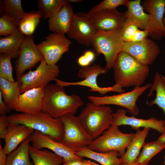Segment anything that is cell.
Instances as JSON below:
<instances>
[{"instance_id": "obj_50", "label": "cell", "mask_w": 165, "mask_h": 165, "mask_svg": "<svg viewBox=\"0 0 165 165\" xmlns=\"http://www.w3.org/2000/svg\"><path fill=\"white\" fill-rule=\"evenodd\" d=\"M161 75V76H162V78H163V79L165 81V76L163 75Z\"/></svg>"}, {"instance_id": "obj_36", "label": "cell", "mask_w": 165, "mask_h": 165, "mask_svg": "<svg viewBox=\"0 0 165 165\" xmlns=\"http://www.w3.org/2000/svg\"><path fill=\"white\" fill-rule=\"evenodd\" d=\"M12 58L10 55L0 53V77L14 82L15 81L13 76V67L11 62Z\"/></svg>"}, {"instance_id": "obj_5", "label": "cell", "mask_w": 165, "mask_h": 165, "mask_svg": "<svg viewBox=\"0 0 165 165\" xmlns=\"http://www.w3.org/2000/svg\"><path fill=\"white\" fill-rule=\"evenodd\" d=\"M122 29L105 31L97 30L92 40L91 46L96 55H103L107 70L112 68L119 53L122 51L124 43Z\"/></svg>"}, {"instance_id": "obj_46", "label": "cell", "mask_w": 165, "mask_h": 165, "mask_svg": "<svg viewBox=\"0 0 165 165\" xmlns=\"http://www.w3.org/2000/svg\"><path fill=\"white\" fill-rule=\"evenodd\" d=\"M158 140L162 142H165V129L164 131L157 139Z\"/></svg>"}, {"instance_id": "obj_49", "label": "cell", "mask_w": 165, "mask_h": 165, "mask_svg": "<svg viewBox=\"0 0 165 165\" xmlns=\"http://www.w3.org/2000/svg\"><path fill=\"white\" fill-rule=\"evenodd\" d=\"M163 23L164 25L165 26V13H164V15L163 19Z\"/></svg>"}, {"instance_id": "obj_33", "label": "cell", "mask_w": 165, "mask_h": 165, "mask_svg": "<svg viewBox=\"0 0 165 165\" xmlns=\"http://www.w3.org/2000/svg\"><path fill=\"white\" fill-rule=\"evenodd\" d=\"M41 18V16L38 11L27 13L26 16L19 21L18 28L25 35H31Z\"/></svg>"}, {"instance_id": "obj_34", "label": "cell", "mask_w": 165, "mask_h": 165, "mask_svg": "<svg viewBox=\"0 0 165 165\" xmlns=\"http://www.w3.org/2000/svg\"><path fill=\"white\" fill-rule=\"evenodd\" d=\"M0 35L8 36L18 28L19 21L5 13L0 14Z\"/></svg>"}, {"instance_id": "obj_39", "label": "cell", "mask_w": 165, "mask_h": 165, "mask_svg": "<svg viewBox=\"0 0 165 165\" xmlns=\"http://www.w3.org/2000/svg\"><path fill=\"white\" fill-rule=\"evenodd\" d=\"M148 36V32L146 29L141 30L139 28L136 31L131 42H138L143 41Z\"/></svg>"}, {"instance_id": "obj_13", "label": "cell", "mask_w": 165, "mask_h": 165, "mask_svg": "<svg viewBox=\"0 0 165 165\" xmlns=\"http://www.w3.org/2000/svg\"><path fill=\"white\" fill-rule=\"evenodd\" d=\"M122 51L127 53L146 66L152 64L160 53L157 43L153 40L147 38L138 42H124Z\"/></svg>"}, {"instance_id": "obj_25", "label": "cell", "mask_w": 165, "mask_h": 165, "mask_svg": "<svg viewBox=\"0 0 165 165\" xmlns=\"http://www.w3.org/2000/svg\"><path fill=\"white\" fill-rule=\"evenodd\" d=\"M0 92L5 103L11 110H14L21 93L17 82L0 77Z\"/></svg>"}, {"instance_id": "obj_37", "label": "cell", "mask_w": 165, "mask_h": 165, "mask_svg": "<svg viewBox=\"0 0 165 165\" xmlns=\"http://www.w3.org/2000/svg\"><path fill=\"white\" fill-rule=\"evenodd\" d=\"M138 29L139 28L135 23L127 19L122 29V36L124 42H131Z\"/></svg>"}, {"instance_id": "obj_22", "label": "cell", "mask_w": 165, "mask_h": 165, "mask_svg": "<svg viewBox=\"0 0 165 165\" xmlns=\"http://www.w3.org/2000/svg\"><path fill=\"white\" fill-rule=\"evenodd\" d=\"M75 153L79 157H85L95 160L101 165H120L121 159L116 151L99 152L93 150L88 146L80 147L75 150Z\"/></svg>"}, {"instance_id": "obj_51", "label": "cell", "mask_w": 165, "mask_h": 165, "mask_svg": "<svg viewBox=\"0 0 165 165\" xmlns=\"http://www.w3.org/2000/svg\"><path fill=\"white\" fill-rule=\"evenodd\" d=\"M164 165H165V156H164Z\"/></svg>"}, {"instance_id": "obj_26", "label": "cell", "mask_w": 165, "mask_h": 165, "mask_svg": "<svg viewBox=\"0 0 165 165\" xmlns=\"http://www.w3.org/2000/svg\"><path fill=\"white\" fill-rule=\"evenodd\" d=\"M141 0L129 1L126 7L127 10L124 12L127 19L135 23L139 28L146 29L150 16L146 13L141 4Z\"/></svg>"}, {"instance_id": "obj_1", "label": "cell", "mask_w": 165, "mask_h": 165, "mask_svg": "<svg viewBox=\"0 0 165 165\" xmlns=\"http://www.w3.org/2000/svg\"><path fill=\"white\" fill-rule=\"evenodd\" d=\"M112 68L115 82L113 86L120 89L140 86L149 74L148 66L143 65L123 51L118 54Z\"/></svg>"}, {"instance_id": "obj_31", "label": "cell", "mask_w": 165, "mask_h": 165, "mask_svg": "<svg viewBox=\"0 0 165 165\" xmlns=\"http://www.w3.org/2000/svg\"><path fill=\"white\" fill-rule=\"evenodd\" d=\"M0 14H6L19 21L27 15L23 9L20 0H0Z\"/></svg>"}, {"instance_id": "obj_41", "label": "cell", "mask_w": 165, "mask_h": 165, "mask_svg": "<svg viewBox=\"0 0 165 165\" xmlns=\"http://www.w3.org/2000/svg\"><path fill=\"white\" fill-rule=\"evenodd\" d=\"M83 160L82 159H73L64 160L63 165H82Z\"/></svg>"}, {"instance_id": "obj_43", "label": "cell", "mask_w": 165, "mask_h": 165, "mask_svg": "<svg viewBox=\"0 0 165 165\" xmlns=\"http://www.w3.org/2000/svg\"><path fill=\"white\" fill-rule=\"evenodd\" d=\"M77 61L79 64L82 67L89 66L90 64L84 55L81 56L78 58Z\"/></svg>"}, {"instance_id": "obj_16", "label": "cell", "mask_w": 165, "mask_h": 165, "mask_svg": "<svg viewBox=\"0 0 165 165\" xmlns=\"http://www.w3.org/2000/svg\"><path fill=\"white\" fill-rule=\"evenodd\" d=\"M30 141L34 147L39 149L43 148L50 149L62 157L64 161L82 159L75 154V150L38 131H34L30 135Z\"/></svg>"}, {"instance_id": "obj_6", "label": "cell", "mask_w": 165, "mask_h": 165, "mask_svg": "<svg viewBox=\"0 0 165 165\" xmlns=\"http://www.w3.org/2000/svg\"><path fill=\"white\" fill-rule=\"evenodd\" d=\"M134 135V133H123L119 130L118 127L111 126L102 135L93 140L88 147L99 152L116 151L121 157L125 153Z\"/></svg>"}, {"instance_id": "obj_47", "label": "cell", "mask_w": 165, "mask_h": 165, "mask_svg": "<svg viewBox=\"0 0 165 165\" xmlns=\"http://www.w3.org/2000/svg\"><path fill=\"white\" fill-rule=\"evenodd\" d=\"M120 165H145L134 162L130 163H121Z\"/></svg>"}, {"instance_id": "obj_20", "label": "cell", "mask_w": 165, "mask_h": 165, "mask_svg": "<svg viewBox=\"0 0 165 165\" xmlns=\"http://www.w3.org/2000/svg\"><path fill=\"white\" fill-rule=\"evenodd\" d=\"M74 14L72 8L68 1L58 12L48 19L49 30L53 33L67 34L72 25Z\"/></svg>"}, {"instance_id": "obj_35", "label": "cell", "mask_w": 165, "mask_h": 165, "mask_svg": "<svg viewBox=\"0 0 165 165\" xmlns=\"http://www.w3.org/2000/svg\"><path fill=\"white\" fill-rule=\"evenodd\" d=\"M129 1L127 0H104L94 6L87 13L90 15L101 11L116 9L117 7L121 6H126Z\"/></svg>"}, {"instance_id": "obj_30", "label": "cell", "mask_w": 165, "mask_h": 165, "mask_svg": "<svg viewBox=\"0 0 165 165\" xmlns=\"http://www.w3.org/2000/svg\"><path fill=\"white\" fill-rule=\"evenodd\" d=\"M164 148L165 142L158 140L145 143L141 152L134 162L148 165L151 160Z\"/></svg>"}, {"instance_id": "obj_27", "label": "cell", "mask_w": 165, "mask_h": 165, "mask_svg": "<svg viewBox=\"0 0 165 165\" xmlns=\"http://www.w3.org/2000/svg\"><path fill=\"white\" fill-rule=\"evenodd\" d=\"M28 149L34 165H60L64 162L62 157L47 150L37 149L30 145Z\"/></svg>"}, {"instance_id": "obj_52", "label": "cell", "mask_w": 165, "mask_h": 165, "mask_svg": "<svg viewBox=\"0 0 165 165\" xmlns=\"http://www.w3.org/2000/svg\"><path fill=\"white\" fill-rule=\"evenodd\" d=\"M164 53H165V50H164Z\"/></svg>"}, {"instance_id": "obj_18", "label": "cell", "mask_w": 165, "mask_h": 165, "mask_svg": "<svg viewBox=\"0 0 165 165\" xmlns=\"http://www.w3.org/2000/svg\"><path fill=\"white\" fill-rule=\"evenodd\" d=\"M89 15L96 29L105 31L122 29L127 20L125 13L119 12L116 9Z\"/></svg>"}, {"instance_id": "obj_19", "label": "cell", "mask_w": 165, "mask_h": 165, "mask_svg": "<svg viewBox=\"0 0 165 165\" xmlns=\"http://www.w3.org/2000/svg\"><path fill=\"white\" fill-rule=\"evenodd\" d=\"M44 96V87L34 88L20 94L14 110L17 112L36 114L41 112Z\"/></svg>"}, {"instance_id": "obj_11", "label": "cell", "mask_w": 165, "mask_h": 165, "mask_svg": "<svg viewBox=\"0 0 165 165\" xmlns=\"http://www.w3.org/2000/svg\"><path fill=\"white\" fill-rule=\"evenodd\" d=\"M141 5L148 13L149 19L146 29L152 39L160 40L165 37V26L163 19L165 12V0H144Z\"/></svg>"}, {"instance_id": "obj_45", "label": "cell", "mask_w": 165, "mask_h": 165, "mask_svg": "<svg viewBox=\"0 0 165 165\" xmlns=\"http://www.w3.org/2000/svg\"><path fill=\"white\" fill-rule=\"evenodd\" d=\"M82 165H98V164L90 160H83Z\"/></svg>"}, {"instance_id": "obj_42", "label": "cell", "mask_w": 165, "mask_h": 165, "mask_svg": "<svg viewBox=\"0 0 165 165\" xmlns=\"http://www.w3.org/2000/svg\"><path fill=\"white\" fill-rule=\"evenodd\" d=\"M0 143V165H6L7 156Z\"/></svg>"}, {"instance_id": "obj_7", "label": "cell", "mask_w": 165, "mask_h": 165, "mask_svg": "<svg viewBox=\"0 0 165 165\" xmlns=\"http://www.w3.org/2000/svg\"><path fill=\"white\" fill-rule=\"evenodd\" d=\"M59 73L57 65H49L43 59L35 70L24 74L17 78L16 81L22 93L34 88L44 87L50 81L57 79Z\"/></svg>"}, {"instance_id": "obj_3", "label": "cell", "mask_w": 165, "mask_h": 165, "mask_svg": "<svg viewBox=\"0 0 165 165\" xmlns=\"http://www.w3.org/2000/svg\"><path fill=\"white\" fill-rule=\"evenodd\" d=\"M9 124L24 125L34 130L48 135L61 142L64 134V126L60 118H55L46 113H14L7 116Z\"/></svg>"}, {"instance_id": "obj_21", "label": "cell", "mask_w": 165, "mask_h": 165, "mask_svg": "<svg viewBox=\"0 0 165 165\" xmlns=\"http://www.w3.org/2000/svg\"><path fill=\"white\" fill-rule=\"evenodd\" d=\"M34 131V130L24 125L9 124L4 139V152L7 155L9 154Z\"/></svg>"}, {"instance_id": "obj_32", "label": "cell", "mask_w": 165, "mask_h": 165, "mask_svg": "<svg viewBox=\"0 0 165 165\" xmlns=\"http://www.w3.org/2000/svg\"><path fill=\"white\" fill-rule=\"evenodd\" d=\"M67 2L65 0H39L38 11L42 18L49 19L58 12Z\"/></svg>"}, {"instance_id": "obj_4", "label": "cell", "mask_w": 165, "mask_h": 165, "mask_svg": "<svg viewBox=\"0 0 165 165\" xmlns=\"http://www.w3.org/2000/svg\"><path fill=\"white\" fill-rule=\"evenodd\" d=\"M112 112L109 106L97 105L90 102L86 104L78 117L93 140L111 126Z\"/></svg>"}, {"instance_id": "obj_23", "label": "cell", "mask_w": 165, "mask_h": 165, "mask_svg": "<svg viewBox=\"0 0 165 165\" xmlns=\"http://www.w3.org/2000/svg\"><path fill=\"white\" fill-rule=\"evenodd\" d=\"M150 129L145 127L142 130L140 129L137 130L132 140L128 145L126 151L120 157L122 163H130L135 161L145 143V139Z\"/></svg>"}, {"instance_id": "obj_38", "label": "cell", "mask_w": 165, "mask_h": 165, "mask_svg": "<svg viewBox=\"0 0 165 165\" xmlns=\"http://www.w3.org/2000/svg\"><path fill=\"white\" fill-rule=\"evenodd\" d=\"M7 116L6 115L0 116V138L4 140L7 132L8 126Z\"/></svg>"}, {"instance_id": "obj_9", "label": "cell", "mask_w": 165, "mask_h": 165, "mask_svg": "<svg viewBox=\"0 0 165 165\" xmlns=\"http://www.w3.org/2000/svg\"><path fill=\"white\" fill-rule=\"evenodd\" d=\"M152 84L148 83L140 86L135 87L132 91L120 94L103 97L89 96L90 102L97 105H112L126 108L133 116L138 115L139 110L136 102L139 97L147 90L150 88Z\"/></svg>"}, {"instance_id": "obj_12", "label": "cell", "mask_w": 165, "mask_h": 165, "mask_svg": "<svg viewBox=\"0 0 165 165\" xmlns=\"http://www.w3.org/2000/svg\"><path fill=\"white\" fill-rule=\"evenodd\" d=\"M45 39L37 45L38 48L48 64H56L63 54L68 51L72 42L65 35L55 33Z\"/></svg>"}, {"instance_id": "obj_10", "label": "cell", "mask_w": 165, "mask_h": 165, "mask_svg": "<svg viewBox=\"0 0 165 165\" xmlns=\"http://www.w3.org/2000/svg\"><path fill=\"white\" fill-rule=\"evenodd\" d=\"M107 70L103 68L98 64H95L92 66L82 67L79 69L78 74V77L83 80L76 82H66L57 78L54 81L56 84L63 87L70 86H81L89 87L91 91L97 92L101 95H103L110 92L124 93L125 90L123 89L116 88L113 86L108 87H101L97 84V78L98 75L105 74Z\"/></svg>"}, {"instance_id": "obj_40", "label": "cell", "mask_w": 165, "mask_h": 165, "mask_svg": "<svg viewBox=\"0 0 165 165\" xmlns=\"http://www.w3.org/2000/svg\"><path fill=\"white\" fill-rule=\"evenodd\" d=\"M1 93L0 92V115H6L9 112L11 109L2 100Z\"/></svg>"}, {"instance_id": "obj_2", "label": "cell", "mask_w": 165, "mask_h": 165, "mask_svg": "<svg viewBox=\"0 0 165 165\" xmlns=\"http://www.w3.org/2000/svg\"><path fill=\"white\" fill-rule=\"evenodd\" d=\"M44 96L41 112L53 117L60 118L68 114L74 115L83 104L78 95H68L64 87L56 84H49L44 87Z\"/></svg>"}, {"instance_id": "obj_14", "label": "cell", "mask_w": 165, "mask_h": 165, "mask_svg": "<svg viewBox=\"0 0 165 165\" xmlns=\"http://www.w3.org/2000/svg\"><path fill=\"white\" fill-rule=\"evenodd\" d=\"M97 31L87 13L79 12L75 13L72 25L67 34L70 38L88 46H91Z\"/></svg>"}, {"instance_id": "obj_8", "label": "cell", "mask_w": 165, "mask_h": 165, "mask_svg": "<svg viewBox=\"0 0 165 165\" xmlns=\"http://www.w3.org/2000/svg\"><path fill=\"white\" fill-rule=\"evenodd\" d=\"M60 119L64 126V134L61 142L76 150L88 146L93 139L81 123L78 116L68 114Z\"/></svg>"}, {"instance_id": "obj_28", "label": "cell", "mask_w": 165, "mask_h": 165, "mask_svg": "<svg viewBox=\"0 0 165 165\" xmlns=\"http://www.w3.org/2000/svg\"><path fill=\"white\" fill-rule=\"evenodd\" d=\"M159 72H156L154 76L153 83L148 94L147 97H149L153 94V92H156L155 98L151 101L149 105L151 106L156 105L163 110L165 115L163 120L165 126V81Z\"/></svg>"}, {"instance_id": "obj_17", "label": "cell", "mask_w": 165, "mask_h": 165, "mask_svg": "<svg viewBox=\"0 0 165 165\" xmlns=\"http://www.w3.org/2000/svg\"><path fill=\"white\" fill-rule=\"evenodd\" d=\"M127 110L120 108L112 114V120L111 126H119L127 125L136 131L141 127L151 128L157 131L161 134L165 129L163 120H158L152 117L147 119L135 118L134 116H129L126 115Z\"/></svg>"}, {"instance_id": "obj_24", "label": "cell", "mask_w": 165, "mask_h": 165, "mask_svg": "<svg viewBox=\"0 0 165 165\" xmlns=\"http://www.w3.org/2000/svg\"><path fill=\"white\" fill-rule=\"evenodd\" d=\"M25 35L18 28L10 35L0 39V53L10 55L12 58L19 57L20 50Z\"/></svg>"}, {"instance_id": "obj_15", "label": "cell", "mask_w": 165, "mask_h": 165, "mask_svg": "<svg viewBox=\"0 0 165 165\" xmlns=\"http://www.w3.org/2000/svg\"><path fill=\"white\" fill-rule=\"evenodd\" d=\"M19 57L15 62V72L17 78L21 76L25 71L31 69L44 57L31 35L25 36L20 47Z\"/></svg>"}, {"instance_id": "obj_48", "label": "cell", "mask_w": 165, "mask_h": 165, "mask_svg": "<svg viewBox=\"0 0 165 165\" xmlns=\"http://www.w3.org/2000/svg\"><path fill=\"white\" fill-rule=\"evenodd\" d=\"M68 1L69 2H70L72 3H76L82 1V0H68Z\"/></svg>"}, {"instance_id": "obj_44", "label": "cell", "mask_w": 165, "mask_h": 165, "mask_svg": "<svg viewBox=\"0 0 165 165\" xmlns=\"http://www.w3.org/2000/svg\"><path fill=\"white\" fill-rule=\"evenodd\" d=\"M88 61L90 64L94 60L95 54L91 50L86 51L83 54Z\"/></svg>"}, {"instance_id": "obj_29", "label": "cell", "mask_w": 165, "mask_h": 165, "mask_svg": "<svg viewBox=\"0 0 165 165\" xmlns=\"http://www.w3.org/2000/svg\"><path fill=\"white\" fill-rule=\"evenodd\" d=\"M30 135L18 148L8 155L6 165H33L29 158Z\"/></svg>"}]
</instances>
